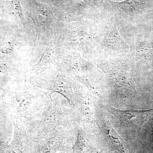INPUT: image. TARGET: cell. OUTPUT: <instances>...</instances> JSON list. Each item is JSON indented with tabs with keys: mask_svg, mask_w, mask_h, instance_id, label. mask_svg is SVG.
<instances>
[{
	"mask_svg": "<svg viewBox=\"0 0 153 153\" xmlns=\"http://www.w3.org/2000/svg\"><path fill=\"white\" fill-rule=\"evenodd\" d=\"M103 107L117 118L122 126L133 130L140 129L144 124L153 116V108L145 111L121 110L108 105H104Z\"/></svg>",
	"mask_w": 153,
	"mask_h": 153,
	"instance_id": "cell-1",
	"label": "cell"
},
{
	"mask_svg": "<svg viewBox=\"0 0 153 153\" xmlns=\"http://www.w3.org/2000/svg\"><path fill=\"white\" fill-rule=\"evenodd\" d=\"M102 128L109 143L117 153H127L125 142L113 128L109 120L105 118L100 120Z\"/></svg>",
	"mask_w": 153,
	"mask_h": 153,
	"instance_id": "cell-2",
	"label": "cell"
},
{
	"mask_svg": "<svg viewBox=\"0 0 153 153\" xmlns=\"http://www.w3.org/2000/svg\"><path fill=\"white\" fill-rule=\"evenodd\" d=\"M148 0H127L121 2H116L121 10L130 13H136L144 7Z\"/></svg>",
	"mask_w": 153,
	"mask_h": 153,
	"instance_id": "cell-3",
	"label": "cell"
},
{
	"mask_svg": "<svg viewBox=\"0 0 153 153\" xmlns=\"http://www.w3.org/2000/svg\"><path fill=\"white\" fill-rule=\"evenodd\" d=\"M22 143L20 138L15 136L13 140L7 148L5 153H25Z\"/></svg>",
	"mask_w": 153,
	"mask_h": 153,
	"instance_id": "cell-4",
	"label": "cell"
}]
</instances>
